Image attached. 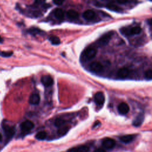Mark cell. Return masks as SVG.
Instances as JSON below:
<instances>
[{"label":"cell","mask_w":152,"mask_h":152,"mask_svg":"<svg viewBox=\"0 0 152 152\" xmlns=\"http://www.w3.org/2000/svg\"><path fill=\"white\" fill-rule=\"evenodd\" d=\"M141 31V28L139 26H135L130 28L124 27L121 29V32L122 34L125 36H134L138 34Z\"/></svg>","instance_id":"6da1fadb"},{"label":"cell","mask_w":152,"mask_h":152,"mask_svg":"<svg viewBox=\"0 0 152 152\" xmlns=\"http://www.w3.org/2000/svg\"><path fill=\"white\" fill-rule=\"evenodd\" d=\"M113 32L112 31H109L103 35H102L96 42V44L99 47H102L104 46H106L109 41L111 40L112 36H113Z\"/></svg>","instance_id":"7a4b0ae2"},{"label":"cell","mask_w":152,"mask_h":152,"mask_svg":"<svg viewBox=\"0 0 152 152\" xmlns=\"http://www.w3.org/2000/svg\"><path fill=\"white\" fill-rule=\"evenodd\" d=\"M115 141L111 138H105L102 140V145L104 149L111 150L115 146Z\"/></svg>","instance_id":"3957f363"},{"label":"cell","mask_w":152,"mask_h":152,"mask_svg":"<svg viewBox=\"0 0 152 152\" xmlns=\"http://www.w3.org/2000/svg\"><path fill=\"white\" fill-rule=\"evenodd\" d=\"M97 50L93 48H88L84 51V56L87 60L93 59L96 55Z\"/></svg>","instance_id":"277c9868"},{"label":"cell","mask_w":152,"mask_h":152,"mask_svg":"<svg viewBox=\"0 0 152 152\" xmlns=\"http://www.w3.org/2000/svg\"><path fill=\"white\" fill-rule=\"evenodd\" d=\"M104 95L102 91L97 92L94 96V100L96 104L98 106H102L104 102Z\"/></svg>","instance_id":"5b68a950"},{"label":"cell","mask_w":152,"mask_h":152,"mask_svg":"<svg viewBox=\"0 0 152 152\" xmlns=\"http://www.w3.org/2000/svg\"><path fill=\"white\" fill-rule=\"evenodd\" d=\"M3 129L5 135L8 140L11 139L14 136L15 134V129L14 127L8 125H4Z\"/></svg>","instance_id":"8992f818"},{"label":"cell","mask_w":152,"mask_h":152,"mask_svg":"<svg viewBox=\"0 0 152 152\" xmlns=\"http://www.w3.org/2000/svg\"><path fill=\"white\" fill-rule=\"evenodd\" d=\"M34 125L33 122H31L30 120H26L24 122H23L20 125L21 129L23 131L27 132L32 129L34 127Z\"/></svg>","instance_id":"52a82bcc"},{"label":"cell","mask_w":152,"mask_h":152,"mask_svg":"<svg viewBox=\"0 0 152 152\" xmlns=\"http://www.w3.org/2000/svg\"><path fill=\"white\" fill-rule=\"evenodd\" d=\"M90 68L95 72H100L103 69V65L99 62H93L90 64Z\"/></svg>","instance_id":"ba28073f"},{"label":"cell","mask_w":152,"mask_h":152,"mask_svg":"<svg viewBox=\"0 0 152 152\" xmlns=\"http://www.w3.org/2000/svg\"><path fill=\"white\" fill-rule=\"evenodd\" d=\"M136 137V135L135 134H126L124 135H122L119 137V140L125 144H128L132 142Z\"/></svg>","instance_id":"9c48e42d"},{"label":"cell","mask_w":152,"mask_h":152,"mask_svg":"<svg viewBox=\"0 0 152 152\" xmlns=\"http://www.w3.org/2000/svg\"><path fill=\"white\" fill-rule=\"evenodd\" d=\"M118 110L120 114L125 115L129 112V107L127 103L125 102H122L118 105Z\"/></svg>","instance_id":"30bf717a"},{"label":"cell","mask_w":152,"mask_h":152,"mask_svg":"<svg viewBox=\"0 0 152 152\" xmlns=\"http://www.w3.org/2000/svg\"><path fill=\"white\" fill-rule=\"evenodd\" d=\"M42 83L46 87H50L53 84V80L49 75H43L41 78Z\"/></svg>","instance_id":"8fae6325"},{"label":"cell","mask_w":152,"mask_h":152,"mask_svg":"<svg viewBox=\"0 0 152 152\" xmlns=\"http://www.w3.org/2000/svg\"><path fill=\"white\" fill-rule=\"evenodd\" d=\"M89 148L87 145H79L72 147L68 150V152H88Z\"/></svg>","instance_id":"7c38bea8"},{"label":"cell","mask_w":152,"mask_h":152,"mask_svg":"<svg viewBox=\"0 0 152 152\" xmlns=\"http://www.w3.org/2000/svg\"><path fill=\"white\" fill-rule=\"evenodd\" d=\"M129 74L130 70L126 67L121 68L117 71V76L121 78H124L128 77Z\"/></svg>","instance_id":"4fadbf2b"},{"label":"cell","mask_w":152,"mask_h":152,"mask_svg":"<svg viewBox=\"0 0 152 152\" xmlns=\"http://www.w3.org/2000/svg\"><path fill=\"white\" fill-rule=\"evenodd\" d=\"M28 102L31 104H38L40 102V96L37 93H33L30 96Z\"/></svg>","instance_id":"5bb4252c"},{"label":"cell","mask_w":152,"mask_h":152,"mask_svg":"<svg viewBox=\"0 0 152 152\" xmlns=\"http://www.w3.org/2000/svg\"><path fill=\"white\" fill-rule=\"evenodd\" d=\"M96 14L94 11L91 10H87L83 12V16L84 19L87 20H91L95 17Z\"/></svg>","instance_id":"9a60e30c"},{"label":"cell","mask_w":152,"mask_h":152,"mask_svg":"<svg viewBox=\"0 0 152 152\" xmlns=\"http://www.w3.org/2000/svg\"><path fill=\"white\" fill-rule=\"evenodd\" d=\"M144 119V114L140 113L139 114L133 121L132 122V125L134 126H140L143 122Z\"/></svg>","instance_id":"2e32d148"},{"label":"cell","mask_w":152,"mask_h":152,"mask_svg":"<svg viewBox=\"0 0 152 152\" xmlns=\"http://www.w3.org/2000/svg\"><path fill=\"white\" fill-rule=\"evenodd\" d=\"M106 7L108 10L113 11H115V12H120L121 11V8L119 7H118L117 5H116L113 3H112V2L107 3L106 5Z\"/></svg>","instance_id":"e0dca14e"},{"label":"cell","mask_w":152,"mask_h":152,"mask_svg":"<svg viewBox=\"0 0 152 152\" xmlns=\"http://www.w3.org/2000/svg\"><path fill=\"white\" fill-rule=\"evenodd\" d=\"M66 15L69 18L71 19H75L78 17V13L73 10H69L66 12Z\"/></svg>","instance_id":"ac0fdd59"},{"label":"cell","mask_w":152,"mask_h":152,"mask_svg":"<svg viewBox=\"0 0 152 152\" xmlns=\"http://www.w3.org/2000/svg\"><path fill=\"white\" fill-rule=\"evenodd\" d=\"M46 136L47 133L45 131H42L37 132L35 136V138L39 140H43L46 138Z\"/></svg>","instance_id":"d6986e66"},{"label":"cell","mask_w":152,"mask_h":152,"mask_svg":"<svg viewBox=\"0 0 152 152\" xmlns=\"http://www.w3.org/2000/svg\"><path fill=\"white\" fill-rule=\"evenodd\" d=\"M54 15H55V16L57 18L62 19L64 17V11H63V10L62 9H61V8H56L55 10Z\"/></svg>","instance_id":"ffe728a7"},{"label":"cell","mask_w":152,"mask_h":152,"mask_svg":"<svg viewBox=\"0 0 152 152\" xmlns=\"http://www.w3.org/2000/svg\"><path fill=\"white\" fill-rule=\"evenodd\" d=\"M49 40H50V42H51V43L52 45H59L60 43V39L58 37L55 36H51L49 37Z\"/></svg>","instance_id":"44dd1931"},{"label":"cell","mask_w":152,"mask_h":152,"mask_svg":"<svg viewBox=\"0 0 152 152\" xmlns=\"http://www.w3.org/2000/svg\"><path fill=\"white\" fill-rule=\"evenodd\" d=\"M68 130H69V127L68 126H62L58 129V133L61 135H65L66 133H67Z\"/></svg>","instance_id":"7402d4cb"},{"label":"cell","mask_w":152,"mask_h":152,"mask_svg":"<svg viewBox=\"0 0 152 152\" xmlns=\"http://www.w3.org/2000/svg\"><path fill=\"white\" fill-rule=\"evenodd\" d=\"M65 123V121L62 119H61V118H58V119H56L55 121V125L57 127H61L64 125V124Z\"/></svg>","instance_id":"603a6c76"},{"label":"cell","mask_w":152,"mask_h":152,"mask_svg":"<svg viewBox=\"0 0 152 152\" xmlns=\"http://www.w3.org/2000/svg\"><path fill=\"white\" fill-rule=\"evenodd\" d=\"M144 77L147 80H152V69H148L144 73Z\"/></svg>","instance_id":"cb8c5ba5"},{"label":"cell","mask_w":152,"mask_h":152,"mask_svg":"<svg viewBox=\"0 0 152 152\" xmlns=\"http://www.w3.org/2000/svg\"><path fill=\"white\" fill-rule=\"evenodd\" d=\"M12 52H0V55L3 57H10L12 55Z\"/></svg>","instance_id":"d4e9b609"},{"label":"cell","mask_w":152,"mask_h":152,"mask_svg":"<svg viewBox=\"0 0 152 152\" xmlns=\"http://www.w3.org/2000/svg\"><path fill=\"white\" fill-rule=\"evenodd\" d=\"M94 152H106V150L103 148H97L94 150Z\"/></svg>","instance_id":"484cf974"},{"label":"cell","mask_w":152,"mask_h":152,"mask_svg":"<svg viewBox=\"0 0 152 152\" xmlns=\"http://www.w3.org/2000/svg\"><path fill=\"white\" fill-rule=\"evenodd\" d=\"M53 2L57 5H61L64 2V1H53Z\"/></svg>","instance_id":"4316f807"},{"label":"cell","mask_w":152,"mask_h":152,"mask_svg":"<svg viewBox=\"0 0 152 152\" xmlns=\"http://www.w3.org/2000/svg\"><path fill=\"white\" fill-rule=\"evenodd\" d=\"M147 23L150 25V26H152V18H150L148 19L147 21Z\"/></svg>","instance_id":"83f0119b"},{"label":"cell","mask_w":152,"mask_h":152,"mask_svg":"<svg viewBox=\"0 0 152 152\" xmlns=\"http://www.w3.org/2000/svg\"><path fill=\"white\" fill-rule=\"evenodd\" d=\"M3 42V39L0 36V43H2Z\"/></svg>","instance_id":"f1b7e54d"},{"label":"cell","mask_w":152,"mask_h":152,"mask_svg":"<svg viewBox=\"0 0 152 152\" xmlns=\"http://www.w3.org/2000/svg\"><path fill=\"white\" fill-rule=\"evenodd\" d=\"M1 138H2V136H1V134H0V140H1Z\"/></svg>","instance_id":"f546056e"}]
</instances>
